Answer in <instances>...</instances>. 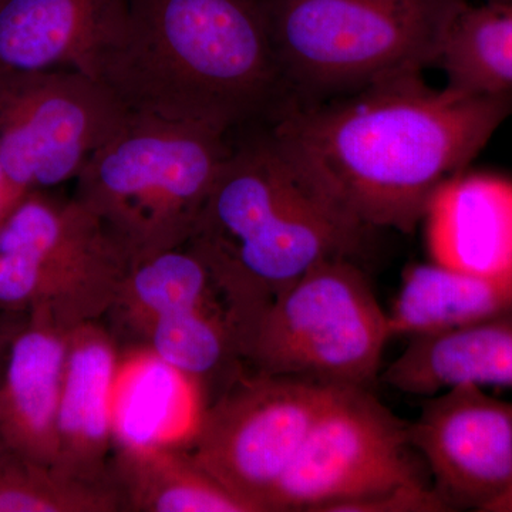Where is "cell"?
Returning a JSON list of instances; mask_svg holds the SVG:
<instances>
[{"mask_svg": "<svg viewBox=\"0 0 512 512\" xmlns=\"http://www.w3.org/2000/svg\"><path fill=\"white\" fill-rule=\"evenodd\" d=\"M97 79L128 111L227 133L288 100L262 0H131Z\"/></svg>", "mask_w": 512, "mask_h": 512, "instance_id": "cell-2", "label": "cell"}, {"mask_svg": "<svg viewBox=\"0 0 512 512\" xmlns=\"http://www.w3.org/2000/svg\"><path fill=\"white\" fill-rule=\"evenodd\" d=\"M369 279L352 259L312 266L256 316L239 339L249 372L373 390L392 339Z\"/></svg>", "mask_w": 512, "mask_h": 512, "instance_id": "cell-6", "label": "cell"}, {"mask_svg": "<svg viewBox=\"0 0 512 512\" xmlns=\"http://www.w3.org/2000/svg\"><path fill=\"white\" fill-rule=\"evenodd\" d=\"M434 264L490 274L512 266V183L494 174H457L427 208Z\"/></svg>", "mask_w": 512, "mask_h": 512, "instance_id": "cell-15", "label": "cell"}, {"mask_svg": "<svg viewBox=\"0 0 512 512\" xmlns=\"http://www.w3.org/2000/svg\"><path fill=\"white\" fill-rule=\"evenodd\" d=\"M373 232L303 183L264 131L232 146L184 248L207 266L239 338L312 266L359 262Z\"/></svg>", "mask_w": 512, "mask_h": 512, "instance_id": "cell-3", "label": "cell"}, {"mask_svg": "<svg viewBox=\"0 0 512 512\" xmlns=\"http://www.w3.org/2000/svg\"><path fill=\"white\" fill-rule=\"evenodd\" d=\"M380 380L397 392L426 397L458 384L512 389V311L412 336Z\"/></svg>", "mask_w": 512, "mask_h": 512, "instance_id": "cell-16", "label": "cell"}, {"mask_svg": "<svg viewBox=\"0 0 512 512\" xmlns=\"http://www.w3.org/2000/svg\"><path fill=\"white\" fill-rule=\"evenodd\" d=\"M448 511L512 512V402L458 384L431 394L409 423Z\"/></svg>", "mask_w": 512, "mask_h": 512, "instance_id": "cell-11", "label": "cell"}, {"mask_svg": "<svg viewBox=\"0 0 512 512\" xmlns=\"http://www.w3.org/2000/svg\"><path fill=\"white\" fill-rule=\"evenodd\" d=\"M339 384L244 372L205 410L191 457L251 508L266 503Z\"/></svg>", "mask_w": 512, "mask_h": 512, "instance_id": "cell-9", "label": "cell"}, {"mask_svg": "<svg viewBox=\"0 0 512 512\" xmlns=\"http://www.w3.org/2000/svg\"><path fill=\"white\" fill-rule=\"evenodd\" d=\"M110 473L124 511L252 512L190 453L165 444H121L111 456Z\"/></svg>", "mask_w": 512, "mask_h": 512, "instance_id": "cell-17", "label": "cell"}, {"mask_svg": "<svg viewBox=\"0 0 512 512\" xmlns=\"http://www.w3.org/2000/svg\"><path fill=\"white\" fill-rule=\"evenodd\" d=\"M128 113L106 84L79 70L0 76V171L22 197L76 180Z\"/></svg>", "mask_w": 512, "mask_h": 512, "instance_id": "cell-10", "label": "cell"}, {"mask_svg": "<svg viewBox=\"0 0 512 512\" xmlns=\"http://www.w3.org/2000/svg\"><path fill=\"white\" fill-rule=\"evenodd\" d=\"M114 481L92 483L20 453L0 436V512H119Z\"/></svg>", "mask_w": 512, "mask_h": 512, "instance_id": "cell-22", "label": "cell"}, {"mask_svg": "<svg viewBox=\"0 0 512 512\" xmlns=\"http://www.w3.org/2000/svg\"><path fill=\"white\" fill-rule=\"evenodd\" d=\"M18 191L13 190L12 185L6 181L5 175L0 171V222L8 217L10 211L23 200Z\"/></svg>", "mask_w": 512, "mask_h": 512, "instance_id": "cell-24", "label": "cell"}, {"mask_svg": "<svg viewBox=\"0 0 512 512\" xmlns=\"http://www.w3.org/2000/svg\"><path fill=\"white\" fill-rule=\"evenodd\" d=\"M130 268L109 228L74 197L29 192L0 222V311L46 308L73 329L107 315Z\"/></svg>", "mask_w": 512, "mask_h": 512, "instance_id": "cell-7", "label": "cell"}, {"mask_svg": "<svg viewBox=\"0 0 512 512\" xmlns=\"http://www.w3.org/2000/svg\"><path fill=\"white\" fill-rule=\"evenodd\" d=\"M141 345L165 366L198 380L220 376L229 386L247 370L234 328L220 309H183L161 316Z\"/></svg>", "mask_w": 512, "mask_h": 512, "instance_id": "cell-21", "label": "cell"}, {"mask_svg": "<svg viewBox=\"0 0 512 512\" xmlns=\"http://www.w3.org/2000/svg\"><path fill=\"white\" fill-rule=\"evenodd\" d=\"M410 443L409 423L365 387L339 384L266 512L340 511L404 487L430 485Z\"/></svg>", "mask_w": 512, "mask_h": 512, "instance_id": "cell-8", "label": "cell"}, {"mask_svg": "<svg viewBox=\"0 0 512 512\" xmlns=\"http://www.w3.org/2000/svg\"><path fill=\"white\" fill-rule=\"evenodd\" d=\"M46 308L32 309L10 343L0 377V436L33 460L55 467L57 414L69 333Z\"/></svg>", "mask_w": 512, "mask_h": 512, "instance_id": "cell-13", "label": "cell"}, {"mask_svg": "<svg viewBox=\"0 0 512 512\" xmlns=\"http://www.w3.org/2000/svg\"><path fill=\"white\" fill-rule=\"evenodd\" d=\"M512 119V92L436 89L410 73L318 101L286 100L269 143L303 183L373 231L412 234L437 190Z\"/></svg>", "mask_w": 512, "mask_h": 512, "instance_id": "cell-1", "label": "cell"}, {"mask_svg": "<svg viewBox=\"0 0 512 512\" xmlns=\"http://www.w3.org/2000/svg\"><path fill=\"white\" fill-rule=\"evenodd\" d=\"M116 338L100 320L70 330L59 414L55 468L92 483L113 481L110 397L116 375Z\"/></svg>", "mask_w": 512, "mask_h": 512, "instance_id": "cell-14", "label": "cell"}, {"mask_svg": "<svg viewBox=\"0 0 512 512\" xmlns=\"http://www.w3.org/2000/svg\"><path fill=\"white\" fill-rule=\"evenodd\" d=\"M470 0H262L288 99L318 103L437 66Z\"/></svg>", "mask_w": 512, "mask_h": 512, "instance_id": "cell-4", "label": "cell"}, {"mask_svg": "<svg viewBox=\"0 0 512 512\" xmlns=\"http://www.w3.org/2000/svg\"><path fill=\"white\" fill-rule=\"evenodd\" d=\"M26 318H28V312L0 311V377H2L6 359H8L10 343Z\"/></svg>", "mask_w": 512, "mask_h": 512, "instance_id": "cell-23", "label": "cell"}, {"mask_svg": "<svg viewBox=\"0 0 512 512\" xmlns=\"http://www.w3.org/2000/svg\"><path fill=\"white\" fill-rule=\"evenodd\" d=\"M194 308L220 309L229 319L227 306L207 266L183 247L131 266L104 318L109 319V329L116 340L126 338L141 343L161 316Z\"/></svg>", "mask_w": 512, "mask_h": 512, "instance_id": "cell-19", "label": "cell"}, {"mask_svg": "<svg viewBox=\"0 0 512 512\" xmlns=\"http://www.w3.org/2000/svg\"><path fill=\"white\" fill-rule=\"evenodd\" d=\"M436 67L454 89L512 92V3L470 0L448 33Z\"/></svg>", "mask_w": 512, "mask_h": 512, "instance_id": "cell-20", "label": "cell"}, {"mask_svg": "<svg viewBox=\"0 0 512 512\" xmlns=\"http://www.w3.org/2000/svg\"><path fill=\"white\" fill-rule=\"evenodd\" d=\"M228 134L130 111L84 164L74 198L104 222L131 266L183 248L231 151Z\"/></svg>", "mask_w": 512, "mask_h": 512, "instance_id": "cell-5", "label": "cell"}, {"mask_svg": "<svg viewBox=\"0 0 512 512\" xmlns=\"http://www.w3.org/2000/svg\"><path fill=\"white\" fill-rule=\"evenodd\" d=\"M131 0H0V76L73 69L96 77Z\"/></svg>", "mask_w": 512, "mask_h": 512, "instance_id": "cell-12", "label": "cell"}, {"mask_svg": "<svg viewBox=\"0 0 512 512\" xmlns=\"http://www.w3.org/2000/svg\"><path fill=\"white\" fill-rule=\"evenodd\" d=\"M512 311V266L490 274L412 266L389 313L392 336L458 328Z\"/></svg>", "mask_w": 512, "mask_h": 512, "instance_id": "cell-18", "label": "cell"}]
</instances>
